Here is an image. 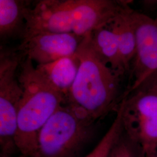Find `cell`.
Here are the masks:
<instances>
[{
  "label": "cell",
  "instance_id": "obj_1",
  "mask_svg": "<svg viewBox=\"0 0 157 157\" xmlns=\"http://www.w3.org/2000/svg\"><path fill=\"white\" fill-rule=\"evenodd\" d=\"M128 1L114 0H42L29 5L22 40L40 33L86 36L112 22Z\"/></svg>",
  "mask_w": 157,
  "mask_h": 157
},
{
  "label": "cell",
  "instance_id": "obj_2",
  "mask_svg": "<svg viewBox=\"0 0 157 157\" xmlns=\"http://www.w3.org/2000/svg\"><path fill=\"white\" fill-rule=\"evenodd\" d=\"M90 33L85 36L76 53L80 63L78 72L65 104L96 122L116 109L123 95H119L122 77L96 54L90 43Z\"/></svg>",
  "mask_w": 157,
  "mask_h": 157
},
{
  "label": "cell",
  "instance_id": "obj_3",
  "mask_svg": "<svg viewBox=\"0 0 157 157\" xmlns=\"http://www.w3.org/2000/svg\"><path fill=\"white\" fill-rule=\"evenodd\" d=\"M18 77L23 93L17 114L15 143L22 155L32 157L40 132L65 104V98L47 82L26 56L19 66Z\"/></svg>",
  "mask_w": 157,
  "mask_h": 157
},
{
  "label": "cell",
  "instance_id": "obj_4",
  "mask_svg": "<svg viewBox=\"0 0 157 157\" xmlns=\"http://www.w3.org/2000/svg\"><path fill=\"white\" fill-rule=\"evenodd\" d=\"M95 122L63 104L40 132L32 157H75L92 138Z\"/></svg>",
  "mask_w": 157,
  "mask_h": 157
},
{
  "label": "cell",
  "instance_id": "obj_5",
  "mask_svg": "<svg viewBox=\"0 0 157 157\" xmlns=\"http://www.w3.org/2000/svg\"><path fill=\"white\" fill-rule=\"evenodd\" d=\"M151 79L126 96L122 113L124 133L141 157L157 152V80Z\"/></svg>",
  "mask_w": 157,
  "mask_h": 157
},
{
  "label": "cell",
  "instance_id": "obj_6",
  "mask_svg": "<svg viewBox=\"0 0 157 157\" xmlns=\"http://www.w3.org/2000/svg\"><path fill=\"white\" fill-rule=\"evenodd\" d=\"M16 48L1 47L0 52V148L1 152L11 155L17 150L15 137L17 114L23 95L19 67L25 57Z\"/></svg>",
  "mask_w": 157,
  "mask_h": 157
},
{
  "label": "cell",
  "instance_id": "obj_7",
  "mask_svg": "<svg viewBox=\"0 0 157 157\" xmlns=\"http://www.w3.org/2000/svg\"><path fill=\"white\" fill-rule=\"evenodd\" d=\"M135 30L136 48L131 67L132 82L124 94L129 95L157 72V22L142 13L130 10Z\"/></svg>",
  "mask_w": 157,
  "mask_h": 157
},
{
  "label": "cell",
  "instance_id": "obj_8",
  "mask_svg": "<svg viewBox=\"0 0 157 157\" xmlns=\"http://www.w3.org/2000/svg\"><path fill=\"white\" fill-rule=\"evenodd\" d=\"M84 37L73 33H40L23 39L17 48L33 62L44 65L75 55Z\"/></svg>",
  "mask_w": 157,
  "mask_h": 157
},
{
  "label": "cell",
  "instance_id": "obj_9",
  "mask_svg": "<svg viewBox=\"0 0 157 157\" xmlns=\"http://www.w3.org/2000/svg\"><path fill=\"white\" fill-rule=\"evenodd\" d=\"M90 40L93 50L101 61L122 77L125 72L121 59L118 37L111 24L91 32Z\"/></svg>",
  "mask_w": 157,
  "mask_h": 157
},
{
  "label": "cell",
  "instance_id": "obj_10",
  "mask_svg": "<svg viewBox=\"0 0 157 157\" xmlns=\"http://www.w3.org/2000/svg\"><path fill=\"white\" fill-rule=\"evenodd\" d=\"M79 60L75 54L55 62L44 65H36L40 74L56 90L67 95L76 77L79 67Z\"/></svg>",
  "mask_w": 157,
  "mask_h": 157
},
{
  "label": "cell",
  "instance_id": "obj_11",
  "mask_svg": "<svg viewBox=\"0 0 157 157\" xmlns=\"http://www.w3.org/2000/svg\"><path fill=\"white\" fill-rule=\"evenodd\" d=\"M130 8L129 4H127L111 23L118 37L121 59L125 73L130 71L136 48L135 30L130 17Z\"/></svg>",
  "mask_w": 157,
  "mask_h": 157
},
{
  "label": "cell",
  "instance_id": "obj_12",
  "mask_svg": "<svg viewBox=\"0 0 157 157\" xmlns=\"http://www.w3.org/2000/svg\"><path fill=\"white\" fill-rule=\"evenodd\" d=\"M30 2L21 0H0V37L22 38L25 28V12Z\"/></svg>",
  "mask_w": 157,
  "mask_h": 157
},
{
  "label": "cell",
  "instance_id": "obj_13",
  "mask_svg": "<svg viewBox=\"0 0 157 157\" xmlns=\"http://www.w3.org/2000/svg\"><path fill=\"white\" fill-rule=\"evenodd\" d=\"M126 97H124L117 108V115L105 135L91 151L84 157H109L113 146L124 130L122 113Z\"/></svg>",
  "mask_w": 157,
  "mask_h": 157
},
{
  "label": "cell",
  "instance_id": "obj_14",
  "mask_svg": "<svg viewBox=\"0 0 157 157\" xmlns=\"http://www.w3.org/2000/svg\"><path fill=\"white\" fill-rule=\"evenodd\" d=\"M109 157H141L134 143L124 133V130L113 146Z\"/></svg>",
  "mask_w": 157,
  "mask_h": 157
},
{
  "label": "cell",
  "instance_id": "obj_15",
  "mask_svg": "<svg viewBox=\"0 0 157 157\" xmlns=\"http://www.w3.org/2000/svg\"><path fill=\"white\" fill-rule=\"evenodd\" d=\"M0 157H11V155H8V154H3V153H0ZM26 157V156H25V155H23L21 154V155H20V156H19V157Z\"/></svg>",
  "mask_w": 157,
  "mask_h": 157
},
{
  "label": "cell",
  "instance_id": "obj_16",
  "mask_svg": "<svg viewBox=\"0 0 157 157\" xmlns=\"http://www.w3.org/2000/svg\"><path fill=\"white\" fill-rule=\"evenodd\" d=\"M154 157H157V152H156V154H155V155Z\"/></svg>",
  "mask_w": 157,
  "mask_h": 157
},
{
  "label": "cell",
  "instance_id": "obj_17",
  "mask_svg": "<svg viewBox=\"0 0 157 157\" xmlns=\"http://www.w3.org/2000/svg\"><path fill=\"white\" fill-rule=\"evenodd\" d=\"M155 21H156V22H157V17H156V19H155Z\"/></svg>",
  "mask_w": 157,
  "mask_h": 157
}]
</instances>
